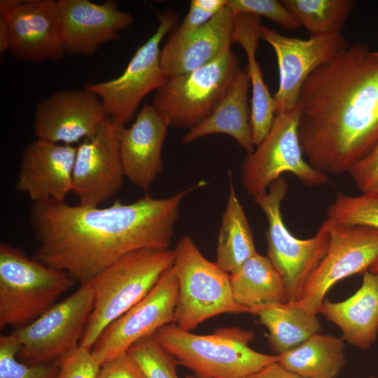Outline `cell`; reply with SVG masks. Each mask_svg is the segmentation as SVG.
<instances>
[{
  "mask_svg": "<svg viewBox=\"0 0 378 378\" xmlns=\"http://www.w3.org/2000/svg\"><path fill=\"white\" fill-rule=\"evenodd\" d=\"M257 253L252 231L230 171L228 197L218 237L216 262L232 274Z\"/></svg>",
  "mask_w": 378,
  "mask_h": 378,
  "instance_id": "83f0119b",
  "label": "cell"
},
{
  "mask_svg": "<svg viewBox=\"0 0 378 378\" xmlns=\"http://www.w3.org/2000/svg\"><path fill=\"white\" fill-rule=\"evenodd\" d=\"M370 378H374V377H370Z\"/></svg>",
  "mask_w": 378,
  "mask_h": 378,
  "instance_id": "7bdbcfd3",
  "label": "cell"
},
{
  "mask_svg": "<svg viewBox=\"0 0 378 378\" xmlns=\"http://www.w3.org/2000/svg\"><path fill=\"white\" fill-rule=\"evenodd\" d=\"M66 54L93 55L101 45L114 41L134 22L112 0L97 4L89 0H58Z\"/></svg>",
  "mask_w": 378,
  "mask_h": 378,
  "instance_id": "ac0fdd59",
  "label": "cell"
},
{
  "mask_svg": "<svg viewBox=\"0 0 378 378\" xmlns=\"http://www.w3.org/2000/svg\"><path fill=\"white\" fill-rule=\"evenodd\" d=\"M76 154L73 145L40 139L24 148L15 188L32 202L46 200L65 201L72 192V173Z\"/></svg>",
  "mask_w": 378,
  "mask_h": 378,
  "instance_id": "d6986e66",
  "label": "cell"
},
{
  "mask_svg": "<svg viewBox=\"0 0 378 378\" xmlns=\"http://www.w3.org/2000/svg\"><path fill=\"white\" fill-rule=\"evenodd\" d=\"M234 14L226 6L202 27H177L160 52L161 65L169 78L201 67L220 56L233 43Z\"/></svg>",
  "mask_w": 378,
  "mask_h": 378,
  "instance_id": "ffe728a7",
  "label": "cell"
},
{
  "mask_svg": "<svg viewBox=\"0 0 378 378\" xmlns=\"http://www.w3.org/2000/svg\"><path fill=\"white\" fill-rule=\"evenodd\" d=\"M287 191V183L280 178L270 185L265 193L253 200L267 220V258L283 279L288 301L297 302L310 274L328 251L331 220L323 221L309 239L294 237L286 226L281 211Z\"/></svg>",
  "mask_w": 378,
  "mask_h": 378,
  "instance_id": "52a82bcc",
  "label": "cell"
},
{
  "mask_svg": "<svg viewBox=\"0 0 378 378\" xmlns=\"http://www.w3.org/2000/svg\"><path fill=\"white\" fill-rule=\"evenodd\" d=\"M185 378H201V377H199L195 374H187L186 375Z\"/></svg>",
  "mask_w": 378,
  "mask_h": 378,
  "instance_id": "60d3db41",
  "label": "cell"
},
{
  "mask_svg": "<svg viewBox=\"0 0 378 378\" xmlns=\"http://www.w3.org/2000/svg\"><path fill=\"white\" fill-rule=\"evenodd\" d=\"M107 118L100 99L91 90H60L39 102L34 113L37 139L72 145L90 136Z\"/></svg>",
  "mask_w": 378,
  "mask_h": 378,
  "instance_id": "e0dca14e",
  "label": "cell"
},
{
  "mask_svg": "<svg viewBox=\"0 0 378 378\" xmlns=\"http://www.w3.org/2000/svg\"><path fill=\"white\" fill-rule=\"evenodd\" d=\"M178 284L174 265L137 304L110 324L91 351L102 365L127 351L139 340L174 321Z\"/></svg>",
  "mask_w": 378,
  "mask_h": 378,
  "instance_id": "5bb4252c",
  "label": "cell"
},
{
  "mask_svg": "<svg viewBox=\"0 0 378 378\" xmlns=\"http://www.w3.org/2000/svg\"><path fill=\"white\" fill-rule=\"evenodd\" d=\"M377 257L378 229L343 225L331 220L328 251L308 278L296 304L317 315L334 284L351 275L363 274Z\"/></svg>",
  "mask_w": 378,
  "mask_h": 378,
  "instance_id": "7c38bea8",
  "label": "cell"
},
{
  "mask_svg": "<svg viewBox=\"0 0 378 378\" xmlns=\"http://www.w3.org/2000/svg\"><path fill=\"white\" fill-rule=\"evenodd\" d=\"M153 335L178 364L201 378H246L277 362V356L251 349L249 344L255 337L254 332L237 327L197 335L173 323Z\"/></svg>",
  "mask_w": 378,
  "mask_h": 378,
  "instance_id": "3957f363",
  "label": "cell"
},
{
  "mask_svg": "<svg viewBox=\"0 0 378 378\" xmlns=\"http://www.w3.org/2000/svg\"><path fill=\"white\" fill-rule=\"evenodd\" d=\"M100 367L91 350L80 346L61 360L56 378H97Z\"/></svg>",
  "mask_w": 378,
  "mask_h": 378,
  "instance_id": "836d02e7",
  "label": "cell"
},
{
  "mask_svg": "<svg viewBox=\"0 0 378 378\" xmlns=\"http://www.w3.org/2000/svg\"><path fill=\"white\" fill-rule=\"evenodd\" d=\"M246 378H304L280 365L277 362L270 364Z\"/></svg>",
  "mask_w": 378,
  "mask_h": 378,
  "instance_id": "74e56055",
  "label": "cell"
},
{
  "mask_svg": "<svg viewBox=\"0 0 378 378\" xmlns=\"http://www.w3.org/2000/svg\"><path fill=\"white\" fill-rule=\"evenodd\" d=\"M260 38L273 48L279 69V87L273 96L275 114L295 108L309 76L349 46L342 34L310 36L304 40L262 25Z\"/></svg>",
  "mask_w": 378,
  "mask_h": 378,
  "instance_id": "9a60e30c",
  "label": "cell"
},
{
  "mask_svg": "<svg viewBox=\"0 0 378 378\" xmlns=\"http://www.w3.org/2000/svg\"><path fill=\"white\" fill-rule=\"evenodd\" d=\"M94 295L89 283L27 326L12 332L19 346L18 358L29 365L58 364L80 346L92 311Z\"/></svg>",
  "mask_w": 378,
  "mask_h": 378,
  "instance_id": "30bf717a",
  "label": "cell"
},
{
  "mask_svg": "<svg viewBox=\"0 0 378 378\" xmlns=\"http://www.w3.org/2000/svg\"><path fill=\"white\" fill-rule=\"evenodd\" d=\"M276 356L280 365L304 378H335L346 361L344 339L320 333Z\"/></svg>",
  "mask_w": 378,
  "mask_h": 378,
  "instance_id": "484cf974",
  "label": "cell"
},
{
  "mask_svg": "<svg viewBox=\"0 0 378 378\" xmlns=\"http://www.w3.org/2000/svg\"><path fill=\"white\" fill-rule=\"evenodd\" d=\"M232 13H248L265 17L281 27L295 30L300 27L289 11L276 0H227L226 5Z\"/></svg>",
  "mask_w": 378,
  "mask_h": 378,
  "instance_id": "d6a6232c",
  "label": "cell"
},
{
  "mask_svg": "<svg viewBox=\"0 0 378 378\" xmlns=\"http://www.w3.org/2000/svg\"><path fill=\"white\" fill-rule=\"evenodd\" d=\"M97 378H146V377L136 361L126 352L102 364Z\"/></svg>",
  "mask_w": 378,
  "mask_h": 378,
  "instance_id": "8d00e7d4",
  "label": "cell"
},
{
  "mask_svg": "<svg viewBox=\"0 0 378 378\" xmlns=\"http://www.w3.org/2000/svg\"><path fill=\"white\" fill-rule=\"evenodd\" d=\"M372 55L378 59V51H372Z\"/></svg>",
  "mask_w": 378,
  "mask_h": 378,
  "instance_id": "b9f144b4",
  "label": "cell"
},
{
  "mask_svg": "<svg viewBox=\"0 0 378 378\" xmlns=\"http://www.w3.org/2000/svg\"><path fill=\"white\" fill-rule=\"evenodd\" d=\"M127 352L146 378H180L177 373V361L158 343L153 335L135 342Z\"/></svg>",
  "mask_w": 378,
  "mask_h": 378,
  "instance_id": "4dcf8cb0",
  "label": "cell"
},
{
  "mask_svg": "<svg viewBox=\"0 0 378 378\" xmlns=\"http://www.w3.org/2000/svg\"><path fill=\"white\" fill-rule=\"evenodd\" d=\"M12 55L29 62L57 60L66 54L60 13L55 0H1Z\"/></svg>",
  "mask_w": 378,
  "mask_h": 378,
  "instance_id": "2e32d148",
  "label": "cell"
},
{
  "mask_svg": "<svg viewBox=\"0 0 378 378\" xmlns=\"http://www.w3.org/2000/svg\"><path fill=\"white\" fill-rule=\"evenodd\" d=\"M10 30L6 16L0 13V53L4 54L9 49Z\"/></svg>",
  "mask_w": 378,
  "mask_h": 378,
  "instance_id": "f35d334b",
  "label": "cell"
},
{
  "mask_svg": "<svg viewBox=\"0 0 378 378\" xmlns=\"http://www.w3.org/2000/svg\"><path fill=\"white\" fill-rule=\"evenodd\" d=\"M19 346L13 334L0 337V378H56L58 364L29 365L17 357Z\"/></svg>",
  "mask_w": 378,
  "mask_h": 378,
  "instance_id": "1f68e13d",
  "label": "cell"
},
{
  "mask_svg": "<svg viewBox=\"0 0 378 378\" xmlns=\"http://www.w3.org/2000/svg\"><path fill=\"white\" fill-rule=\"evenodd\" d=\"M368 271L374 274H378V257L370 267Z\"/></svg>",
  "mask_w": 378,
  "mask_h": 378,
  "instance_id": "ab89813d",
  "label": "cell"
},
{
  "mask_svg": "<svg viewBox=\"0 0 378 378\" xmlns=\"http://www.w3.org/2000/svg\"><path fill=\"white\" fill-rule=\"evenodd\" d=\"M240 69L229 48L201 67L169 78L151 104L169 127L190 129L210 115Z\"/></svg>",
  "mask_w": 378,
  "mask_h": 378,
  "instance_id": "9c48e42d",
  "label": "cell"
},
{
  "mask_svg": "<svg viewBox=\"0 0 378 378\" xmlns=\"http://www.w3.org/2000/svg\"><path fill=\"white\" fill-rule=\"evenodd\" d=\"M75 281L64 271L30 258L20 248L0 244V328L31 323L71 289Z\"/></svg>",
  "mask_w": 378,
  "mask_h": 378,
  "instance_id": "5b68a950",
  "label": "cell"
},
{
  "mask_svg": "<svg viewBox=\"0 0 378 378\" xmlns=\"http://www.w3.org/2000/svg\"><path fill=\"white\" fill-rule=\"evenodd\" d=\"M174 251L178 290L174 323L177 327L191 331L219 314L250 313L235 302L230 274L206 259L189 236L179 239Z\"/></svg>",
  "mask_w": 378,
  "mask_h": 378,
  "instance_id": "8992f818",
  "label": "cell"
},
{
  "mask_svg": "<svg viewBox=\"0 0 378 378\" xmlns=\"http://www.w3.org/2000/svg\"><path fill=\"white\" fill-rule=\"evenodd\" d=\"M174 248H144L130 252L90 282L94 304L80 346L91 350L103 331L141 300L174 265Z\"/></svg>",
  "mask_w": 378,
  "mask_h": 378,
  "instance_id": "277c9868",
  "label": "cell"
},
{
  "mask_svg": "<svg viewBox=\"0 0 378 378\" xmlns=\"http://www.w3.org/2000/svg\"><path fill=\"white\" fill-rule=\"evenodd\" d=\"M169 127L152 104H145L133 124L122 130L120 157L125 176L147 191L162 170V150Z\"/></svg>",
  "mask_w": 378,
  "mask_h": 378,
  "instance_id": "44dd1931",
  "label": "cell"
},
{
  "mask_svg": "<svg viewBox=\"0 0 378 378\" xmlns=\"http://www.w3.org/2000/svg\"><path fill=\"white\" fill-rule=\"evenodd\" d=\"M326 214L328 218L340 225L378 229V195L362 193L351 196L338 192Z\"/></svg>",
  "mask_w": 378,
  "mask_h": 378,
  "instance_id": "f546056e",
  "label": "cell"
},
{
  "mask_svg": "<svg viewBox=\"0 0 378 378\" xmlns=\"http://www.w3.org/2000/svg\"><path fill=\"white\" fill-rule=\"evenodd\" d=\"M227 0H192L182 22L177 28L182 31L202 27L214 18L227 5Z\"/></svg>",
  "mask_w": 378,
  "mask_h": 378,
  "instance_id": "d590c367",
  "label": "cell"
},
{
  "mask_svg": "<svg viewBox=\"0 0 378 378\" xmlns=\"http://www.w3.org/2000/svg\"><path fill=\"white\" fill-rule=\"evenodd\" d=\"M319 313L340 328L344 341L368 349L378 337V274L365 272L354 294L337 302L325 299Z\"/></svg>",
  "mask_w": 378,
  "mask_h": 378,
  "instance_id": "7402d4cb",
  "label": "cell"
},
{
  "mask_svg": "<svg viewBox=\"0 0 378 378\" xmlns=\"http://www.w3.org/2000/svg\"><path fill=\"white\" fill-rule=\"evenodd\" d=\"M347 172L362 193L378 195V142Z\"/></svg>",
  "mask_w": 378,
  "mask_h": 378,
  "instance_id": "e575fe53",
  "label": "cell"
},
{
  "mask_svg": "<svg viewBox=\"0 0 378 378\" xmlns=\"http://www.w3.org/2000/svg\"><path fill=\"white\" fill-rule=\"evenodd\" d=\"M250 314L257 316L268 330V342L277 355L300 346L321 330L316 315L307 312L295 302L257 307Z\"/></svg>",
  "mask_w": 378,
  "mask_h": 378,
  "instance_id": "d4e9b609",
  "label": "cell"
},
{
  "mask_svg": "<svg viewBox=\"0 0 378 378\" xmlns=\"http://www.w3.org/2000/svg\"><path fill=\"white\" fill-rule=\"evenodd\" d=\"M124 127L107 117L76 147L72 192L80 204L99 206L121 189L125 177L120 150Z\"/></svg>",
  "mask_w": 378,
  "mask_h": 378,
  "instance_id": "4fadbf2b",
  "label": "cell"
},
{
  "mask_svg": "<svg viewBox=\"0 0 378 378\" xmlns=\"http://www.w3.org/2000/svg\"><path fill=\"white\" fill-rule=\"evenodd\" d=\"M304 156L326 174L347 172L378 142V59L356 43L315 69L300 92Z\"/></svg>",
  "mask_w": 378,
  "mask_h": 378,
  "instance_id": "7a4b0ae2",
  "label": "cell"
},
{
  "mask_svg": "<svg viewBox=\"0 0 378 378\" xmlns=\"http://www.w3.org/2000/svg\"><path fill=\"white\" fill-rule=\"evenodd\" d=\"M158 18L156 31L136 50L122 74L85 87L100 99L107 117L124 125L132 118L142 99L169 79L161 65L160 45L176 24L178 14L166 10Z\"/></svg>",
  "mask_w": 378,
  "mask_h": 378,
  "instance_id": "8fae6325",
  "label": "cell"
},
{
  "mask_svg": "<svg viewBox=\"0 0 378 378\" xmlns=\"http://www.w3.org/2000/svg\"><path fill=\"white\" fill-rule=\"evenodd\" d=\"M235 302L250 310L288 302L283 279L267 257L256 253L230 274Z\"/></svg>",
  "mask_w": 378,
  "mask_h": 378,
  "instance_id": "4316f807",
  "label": "cell"
},
{
  "mask_svg": "<svg viewBox=\"0 0 378 378\" xmlns=\"http://www.w3.org/2000/svg\"><path fill=\"white\" fill-rule=\"evenodd\" d=\"M300 26L310 36L342 34L356 1L353 0H282Z\"/></svg>",
  "mask_w": 378,
  "mask_h": 378,
  "instance_id": "f1b7e54d",
  "label": "cell"
},
{
  "mask_svg": "<svg viewBox=\"0 0 378 378\" xmlns=\"http://www.w3.org/2000/svg\"><path fill=\"white\" fill-rule=\"evenodd\" d=\"M251 88L246 66L237 72L223 97L203 121L189 129L183 144L214 134L233 138L247 153L254 150L248 96Z\"/></svg>",
  "mask_w": 378,
  "mask_h": 378,
  "instance_id": "603a6c76",
  "label": "cell"
},
{
  "mask_svg": "<svg viewBox=\"0 0 378 378\" xmlns=\"http://www.w3.org/2000/svg\"><path fill=\"white\" fill-rule=\"evenodd\" d=\"M203 185L167 198L146 195L104 208L55 200L32 202L29 223L38 244L33 258L83 285L130 252L169 248L181 202Z\"/></svg>",
  "mask_w": 378,
  "mask_h": 378,
  "instance_id": "6da1fadb",
  "label": "cell"
},
{
  "mask_svg": "<svg viewBox=\"0 0 378 378\" xmlns=\"http://www.w3.org/2000/svg\"><path fill=\"white\" fill-rule=\"evenodd\" d=\"M300 108L276 114L264 139L241 165L244 189L253 197L265 193L270 185L286 172L308 187L329 183L328 175L313 168L304 158L298 134Z\"/></svg>",
  "mask_w": 378,
  "mask_h": 378,
  "instance_id": "ba28073f",
  "label": "cell"
},
{
  "mask_svg": "<svg viewBox=\"0 0 378 378\" xmlns=\"http://www.w3.org/2000/svg\"><path fill=\"white\" fill-rule=\"evenodd\" d=\"M262 25L259 16L248 13L234 15L233 43L242 47L248 61L246 68L252 92L251 125L253 144L256 146L270 132L276 115L273 96L265 83L256 59Z\"/></svg>",
  "mask_w": 378,
  "mask_h": 378,
  "instance_id": "cb8c5ba5",
  "label": "cell"
}]
</instances>
